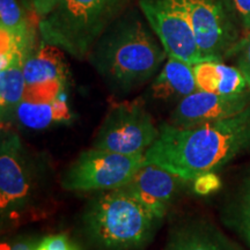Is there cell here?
I'll use <instances>...</instances> for the list:
<instances>
[{"label":"cell","instance_id":"1","mask_svg":"<svg viewBox=\"0 0 250 250\" xmlns=\"http://www.w3.org/2000/svg\"><path fill=\"white\" fill-rule=\"evenodd\" d=\"M250 151V107L226 120L179 129L165 122L160 136L145 152L153 164L192 182L199 175L217 171Z\"/></svg>","mask_w":250,"mask_h":250},{"label":"cell","instance_id":"2","mask_svg":"<svg viewBox=\"0 0 250 250\" xmlns=\"http://www.w3.org/2000/svg\"><path fill=\"white\" fill-rule=\"evenodd\" d=\"M168 57L139 20L122 21L101 36L88 59L111 88L127 93L154 76Z\"/></svg>","mask_w":250,"mask_h":250},{"label":"cell","instance_id":"3","mask_svg":"<svg viewBox=\"0 0 250 250\" xmlns=\"http://www.w3.org/2000/svg\"><path fill=\"white\" fill-rule=\"evenodd\" d=\"M162 221L123 187L90 201L83 215V230L93 250H144Z\"/></svg>","mask_w":250,"mask_h":250},{"label":"cell","instance_id":"4","mask_svg":"<svg viewBox=\"0 0 250 250\" xmlns=\"http://www.w3.org/2000/svg\"><path fill=\"white\" fill-rule=\"evenodd\" d=\"M125 4L126 0H61L51 13L41 19L43 43L77 59L88 58Z\"/></svg>","mask_w":250,"mask_h":250},{"label":"cell","instance_id":"5","mask_svg":"<svg viewBox=\"0 0 250 250\" xmlns=\"http://www.w3.org/2000/svg\"><path fill=\"white\" fill-rule=\"evenodd\" d=\"M39 174L18 133L2 129L0 142L1 224H14L31 208L39 191Z\"/></svg>","mask_w":250,"mask_h":250},{"label":"cell","instance_id":"6","mask_svg":"<svg viewBox=\"0 0 250 250\" xmlns=\"http://www.w3.org/2000/svg\"><path fill=\"white\" fill-rule=\"evenodd\" d=\"M145 165V153L123 154L92 147L68 167L62 186L68 191H109L126 186Z\"/></svg>","mask_w":250,"mask_h":250},{"label":"cell","instance_id":"7","mask_svg":"<svg viewBox=\"0 0 250 250\" xmlns=\"http://www.w3.org/2000/svg\"><path fill=\"white\" fill-rule=\"evenodd\" d=\"M160 136V126L139 101L112 104L94 138L93 147L123 154L145 153Z\"/></svg>","mask_w":250,"mask_h":250},{"label":"cell","instance_id":"8","mask_svg":"<svg viewBox=\"0 0 250 250\" xmlns=\"http://www.w3.org/2000/svg\"><path fill=\"white\" fill-rule=\"evenodd\" d=\"M140 7L168 57L192 66L204 62L181 0H140Z\"/></svg>","mask_w":250,"mask_h":250},{"label":"cell","instance_id":"9","mask_svg":"<svg viewBox=\"0 0 250 250\" xmlns=\"http://www.w3.org/2000/svg\"><path fill=\"white\" fill-rule=\"evenodd\" d=\"M205 61H223L240 40L220 0H181Z\"/></svg>","mask_w":250,"mask_h":250},{"label":"cell","instance_id":"10","mask_svg":"<svg viewBox=\"0 0 250 250\" xmlns=\"http://www.w3.org/2000/svg\"><path fill=\"white\" fill-rule=\"evenodd\" d=\"M250 107V89L233 95L197 90L177 103L168 124L179 129L223 121Z\"/></svg>","mask_w":250,"mask_h":250},{"label":"cell","instance_id":"11","mask_svg":"<svg viewBox=\"0 0 250 250\" xmlns=\"http://www.w3.org/2000/svg\"><path fill=\"white\" fill-rule=\"evenodd\" d=\"M24 99L48 101L66 95L67 68L61 50L45 44L33 51L24 61Z\"/></svg>","mask_w":250,"mask_h":250},{"label":"cell","instance_id":"12","mask_svg":"<svg viewBox=\"0 0 250 250\" xmlns=\"http://www.w3.org/2000/svg\"><path fill=\"white\" fill-rule=\"evenodd\" d=\"M186 183L182 177L160 166L147 164L124 188L144 208L164 220Z\"/></svg>","mask_w":250,"mask_h":250},{"label":"cell","instance_id":"13","mask_svg":"<svg viewBox=\"0 0 250 250\" xmlns=\"http://www.w3.org/2000/svg\"><path fill=\"white\" fill-rule=\"evenodd\" d=\"M34 48L17 42L0 54V121L2 127L17 122L18 109L26 94L24 61Z\"/></svg>","mask_w":250,"mask_h":250},{"label":"cell","instance_id":"14","mask_svg":"<svg viewBox=\"0 0 250 250\" xmlns=\"http://www.w3.org/2000/svg\"><path fill=\"white\" fill-rule=\"evenodd\" d=\"M162 250H242L213 225L202 220L180 223Z\"/></svg>","mask_w":250,"mask_h":250},{"label":"cell","instance_id":"15","mask_svg":"<svg viewBox=\"0 0 250 250\" xmlns=\"http://www.w3.org/2000/svg\"><path fill=\"white\" fill-rule=\"evenodd\" d=\"M167 62L152 83L149 94L161 101H177L197 92L193 66L177 58L167 57Z\"/></svg>","mask_w":250,"mask_h":250},{"label":"cell","instance_id":"16","mask_svg":"<svg viewBox=\"0 0 250 250\" xmlns=\"http://www.w3.org/2000/svg\"><path fill=\"white\" fill-rule=\"evenodd\" d=\"M193 73L199 90L221 95H233L249 90L241 71L221 61L198 62L193 65Z\"/></svg>","mask_w":250,"mask_h":250},{"label":"cell","instance_id":"17","mask_svg":"<svg viewBox=\"0 0 250 250\" xmlns=\"http://www.w3.org/2000/svg\"><path fill=\"white\" fill-rule=\"evenodd\" d=\"M71 120L66 95L48 101L23 99L18 109L17 122L30 130H43Z\"/></svg>","mask_w":250,"mask_h":250},{"label":"cell","instance_id":"18","mask_svg":"<svg viewBox=\"0 0 250 250\" xmlns=\"http://www.w3.org/2000/svg\"><path fill=\"white\" fill-rule=\"evenodd\" d=\"M0 30H5L23 40H33V35L17 0H0Z\"/></svg>","mask_w":250,"mask_h":250},{"label":"cell","instance_id":"19","mask_svg":"<svg viewBox=\"0 0 250 250\" xmlns=\"http://www.w3.org/2000/svg\"><path fill=\"white\" fill-rule=\"evenodd\" d=\"M236 227L240 235L250 247V186L240 198L236 213Z\"/></svg>","mask_w":250,"mask_h":250},{"label":"cell","instance_id":"20","mask_svg":"<svg viewBox=\"0 0 250 250\" xmlns=\"http://www.w3.org/2000/svg\"><path fill=\"white\" fill-rule=\"evenodd\" d=\"M229 56H233L235 58L236 67L241 71L243 77L246 78L250 89V31L248 35L236 43Z\"/></svg>","mask_w":250,"mask_h":250},{"label":"cell","instance_id":"21","mask_svg":"<svg viewBox=\"0 0 250 250\" xmlns=\"http://www.w3.org/2000/svg\"><path fill=\"white\" fill-rule=\"evenodd\" d=\"M36 250H80L76 243L65 234L46 236L40 241Z\"/></svg>","mask_w":250,"mask_h":250},{"label":"cell","instance_id":"22","mask_svg":"<svg viewBox=\"0 0 250 250\" xmlns=\"http://www.w3.org/2000/svg\"><path fill=\"white\" fill-rule=\"evenodd\" d=\"M192 186L193 190L199 195H208L220 188V180L214 171H208L197 176L192 181Z\"/></svg>","mask_w":250,"mask_h":250},{"label":"cell","instance_id":"23","mask_svg":"<svg viewBox=\"0 0 250 250\" xmlns=\"http://www.w3.org/2000/svg\"><path fill=\"white\" fill-rule=\"evenodd\" d=\"M243 27L250 31V0H230Z\"/></svg>","mask_w":250,"mask_h":250},{"label":"cell","instance_id":"24","mask_svg":"<svg viewBox=\"0 0 250 250\" xmlns=\"http://www.w3.org/2000/svg\"><path fill=\"white\" fill-rule=\"evenodd\" d=\"M40 241L31 237H24V239L15 240L11 245L2 246V250H36Z\"/></svg>","mask_w":250,"mask_h":250},{"label":"cell","instance_id":"25","mask_svg":"<svg viewBox=\"0 0 250 250\" xmlns=\"http://www.w3.org/2000/svg\"><path fill=\"white\" fill-rule=\"evenodd\" d=\"M61 0H31L34 9L41 19L45 18L56 8Z\"/></svg>","mask_w":250,"mask_h":250}]
</instances>
